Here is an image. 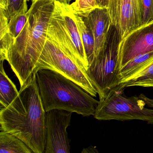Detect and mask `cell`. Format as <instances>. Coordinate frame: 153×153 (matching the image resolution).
<instances>
[{"mask_svg":"<svg viewBox=\"0 0 153 153\" xmlns=\"http://www.w3.org/2000/svg\"><path fill=\"white\" fill-rule=\"evenodd\" d=\"M83 18L94 36L95 59L104 45L112 25L108 9L97 8Z\"/></svg>","mask_w":153,"mask_h":153,"instance_id":"obj_11","label":"cell"},{"mask_svg":"<svg viewBox=\"0 0 153 153\" xmlns=\"http://www.w3.org/2000/svg\"><path fill=\"white\" fill-rule=\"evenodd\" d=\"M59 1H61V2H65V3H69V2L70 1H72L73 0H58Z\"/></svg>","mask_w":153,"mask_h":153,"instance_id":"obj_24","label":"cell"},{"mask_svg":"<svg viewBox=\"0 0 153 153\" xmlns=\"http://www.w3.org/2000/svg\"><path fill=\"white\" fill-rule=\"evenodd\" d=\"M123 92L117 87L104 100L99 101L94 118L99 120H141L153 124V108L145 107V102L139 97H127L123 95Z\"/></svg>","mask_w":153,"mask_h":153,"instance_id":"obj_7","label":"cell"},{"mask_svg":"<svg viewBox=\"0 0 153 153\" xmlns=\"http://www.w3.org/2000/svg\"><path fill=\"white\" fill-rule=\"evenodd\" d=\"M107 9L111 25L116 28L120 41L142 25V0H109Z\"/></svg>","mask_w":153,"mask_h":153,"instance_id":"obj_8","label":"cell"},{"mask_svg":"<svg viewBox=\"0 0 153 153\" xmlns=\"http://www.w3.org/2000/svg\"><path fill=\"white\" fill-rule=\"evenodd\" d=\"M96 2L99 8L108 7L109 0H96Z\"/></svg>","mask_w":153,"mask_h":153,"instance_id":"obj_22","label":"cell"},{"mask_svg":"<svg viewBox=\"0 0 153 153\" xmlns=\"http://www.w3.org/2000/svg\"><path fill=\"white\" fill-rule=\"evenodd\" d=\"M76 15L81 41L89 66L94 59V39L91 30L86 25L83 17L76 14Z\"/></svg>","mask_w":153,"mask_h":153,"instance_id":"obj_17","label":"cell"},{"mask_svg":"<svg viewBox=\"0 0 153 153\" xmlns=\"http://www.w3.org/2000/svg\"><path fill=\"white\" fill-rule=\"evenodd\" d=\"M144 7L142 25H146L153 20V0H142Z\"/></svg>","mask_w":153,"mask_h":153,"instance_id":"obj_20","label":"cell"},{"mask_svg":"<svg viewBox=\"0 0 153 153\" xmlns=\"http://www.w3.org/2000/svg\"><path fill=\"white\" fill-rule=\"evenodd\" d=\"M153 60V51L136 56L121 68V83L143 70Z\"/></svg>","mask_w":153,"mask_h":153,"instance_id":"obj_13","label":"cell"},{"mask_svg":"<svg viewBox=\"0 0 153 153\" xmlns=\"http://www.w3.org/2000/svg\"><path fill=\"white\" fill-rule=\"evenodd\" d=\"M45 112L34 72L14 101L1 109V130L20 139L33 153H44Z\"/></svg>","mask_w":153,"mask_h":153,"instance_id":"obj_1","label":"cell"},{"mask_svg":"<svg viewBox=\"0 0 153 153\" xmlns=\"http://www.w3.org/2000/svg\"><path fill=\"white\" fill-rule=\"evenodd\" d=\"M82 153H95V152H98V151L96 150L95 147L91 146L89 147L88 148L84 149L83 151H82Z\"/></svg>","mask_w":153,"mask_h":153,"instance_id":"obj_23","label":"cell"},{"mask_svg":"<svg viewBox=\"0 0 153 153\" xmlns=\"http://www.w3.org/2000/svg\"><path fill=\"white\" fill-rule=\"evenodd\" d=\"M27 0H7V11L4 15L0 14L9 21L11 18L20 11L27 8Z\"/></svg>","mask_w":153,"mask_h":153,"instance_id":"obj_19","label":"cell"},{"mask_svg":"<svg viewBox=\"0 0 153 153\" xmlns=\"http://www.w3.org/2000/svg\"><path fill=\"white\" fill-rule=\"evenodd\" d=\"M139 97L140 99H142L145 102L146 105L153 108V99L149 98L143 94H141Z\"/></svg>","mask_w":153,"mask_h":153,"instance_id":"obj_21","label":"cell"},{"mask_svg":"<svg viewBox=\"0 0 153 153\" xmlns=\"http://www.w3.org/2000/svg\"><path fill=\"white\" fill-rule=\"evenodd\" d=\"M27 8L20 11L10 20L4 33L0 34L1 61H7L8 52L25 27L27 19Z\"/></svg>","mask_w":153,"mask_h":153,"instance_id":"obj_12","label":"cell"},{"mask_svg":"<svg viewBox=\"0 0 153 153\" xmlns=\"http://www.w3.org/2000/svg\"><path fill=\"white\" fill-rule=\"evenodd\" d=\"M16 86L6 74L3 67V61L0 65V104L1 108L9 105L18 95Z\"/></svg>","mask_w":153,"mask_h":153,"instance_id":"obj_14","label":"cell"},{"mask_svg":"<svg viewBox=\"0 0 153 153\" xmlns=\"http://www.w3.org/2000/svg\"><path fill=\"white\" fill-rule=\"evenodd\" d=\"M153 51V20L134 29L120 41L119 55L121 68L138 55Z\"/></svg>","mask_w":153,"mask_h":153,"instance_id":"obj_10","label":"cell"},{"mask_svg":"<svg viewBox=\"0 0 153 153\" xmlns=\"http://www.w3.org/2000/svg\"><path fill=\"white\" fill-rule=\"evenodd\" d=\"M36 82L45 112L59 109L82 116L94 115L99 101L80 86L51 70L36 72Z\"/></svg>","mask_w":153,"mask_h":153,"instance_id":"obj_3","label":"cell"},{"mask_svg":"<svg viewBox=\"0 0 153 153\" xmlns=\"http://www.w3.org/2000/svg\"><path fill=\"white\" fill-rule=\"evenodd\" d=\"M70 6L74 13L83 18L85 17L91 11L99 8L96 0H75Z\"/></svg>","mask_w":153,"mask_h":153,"instance_id":"obj_18","label":"cell"},{"mask_svg":"<svg viewBox=\"0 0 153 153\" xmlns=\"http://www.w3.org/2000/svg\"><path fill=\"white\" fill-rule=\"evenodd\" d=\"M120 41L116 28L112 25L104 45L87 70L91 82L97 91L99 101L104 100L109 93L121 83Z\"/></svg>","mask_w":153,"mask_h":153,"instance_id":"obj_5","label":"cell"},{"mask_svg":"<svg viewBox=\"0 0 153 153\" xmlns=\"http://www.w3.org/2000/svg\"><path fill=\"white\" fill-rule=\"evenodd\" d=\"M72 112L53 109L45 112L46 145L44 153H69L70 146L67 128Z\"/></svg>","mask_w":153,"mask_h":153,"instance_id":"obj_9","label":"cell"},{"mask_svg":"<svg viewBox=\"0 0 153 153\" xmlns=\"http://www.w3.org/2000/svg\"><path fill=\"white\" fill-rule=\"evenodd\" d=\"M31 149L20 139L7 131L0 132V153H32Z\"/></svg>","mask_w":153,"mask_h":153,"instance_id":"obj_15","label":"cell"},{"mask_svg":"<svg viewBox=\"0 0 153 153\" xmlns=\"http://www.w3.org/2000/svg\"><path fill=\"white\" fill-rule=\"evenodd\" d=\"M31 1V0H27V1Z\"/></svg>","mask_w":153,"mask_h":153,"instance_id":"obj_25","label":"cell"},{"mask_svg":"<svg viewBox=\"0 0 153 153\" xmlns=\"http://www.w3.org/2000/svg\"><path fill=\"white\" fill-rule=\"evenodd\" d=\"M51 70L61 74L80 86L94 97L97 92L86 70L64 52L59 45L47 37L43 48L35 63L32 74L38 70Z\"/></svg>","mask_w":153,"mask_h":153,"instance_id":"obj_6","label":"cell"},{"mask_svg":"<svg viewBox=\"0 0 153 153\" xmlns=\"http://www.w3.org/2000/svg\"><path fill=\"white\" fill-rule=\"evenodd\" d=\"M47 37L87 70L89 67L81 41L76 13L68 3L54 1V8L49 22Z\"/></svg>","mask_w":153,"mask_h":153,"instance_id":"obj_4","label":"cell"},{"mask_svg":"<svg viewBox=\"0 0 153 153\" xmlns=\"http://www.w3.org/2000/svg\"><path fill=\"white\" fill-rule=\"evenodd\" d=\"M131 86L153 87V60L143 70L122 82L118 88Z\"/></svg>","mask_w":153,"mask_h":153,"instance_id":"obj_16","label":"cell"},{"mask_svg":"<svg viewBox=\"0 0 153 153\" xmlns=\"http://www.w3.org/2000/svg\"><path fill=\"white\" fill-rule=\"evenodd\" d=\"M55 0H31L25 27L8 52L7 61L19 80L20 87L32 76V70L47 37Z\"/></svg>","mask_w":153,"mask_h":153,"instance_id":"obj_2","label":"cell"}]
</instances>
